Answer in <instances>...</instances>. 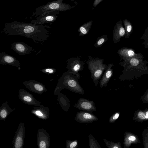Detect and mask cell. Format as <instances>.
<instances>
[{
  "label": "cell",
  "instance_id": "484cf974",
  "mask_svg": "<svg viewBox=\"0 0 148 148\" xmlns=\"http://www.w3.org/2000/svg\"><path fill=\"white\" fill-rule=\"evenodd\" d=\"M56 71V69L53 68H47L40 70L42 73L48 75H52L54 74Z\"/></svg>",
  "mask_w": 148,
  "mask_h": 148
},
{
  "label": "cell",
  "instance_id": "9a60e30c",
  "mask_svg": "<svg viewBox=\"0 0 148 148\" xmlns=\"http://www.w3.org/2000/svg\"><path fill=\"white\" fill-rule=\"evenodd\" d=\"M49 112L48 107L41 105L39 106L33 107V109L32 110L31 112L39 119L46 120L49 117Z\"/></svg>",
  "mask_w": 148,
  "mask_h": 148
},
{
  "label": "cell",
  "instance_id": "603a6c76",
  "mask_svg": "<svg viewBox=\"0 0 148 148\" xmlns=\"http://www.w3.org/2000/svg\"><path fill=\"white\" fill-rule=\"evenodd\" d=\"M66 148H77L78 146V141L77 140H67L66 142Z\"/></svg>",
  "mask_w": 148,
  "mask_h": 148
},
{
  "label": "cell",
  "instance_id": "2e32d148",
  "mask_svg": "<svg viewBox=\"0 0 148 148\" xmlns=\"http://www.w3.org/2000/svg\"><path fill=\"white\" fill-rule=\"evenodd\" d=\"M125 32L121 19L116 23L114 28L113 38L114 43H116L119 42L120 38L124 35Z\"/></svg>",
  "mask_w": 148,
  "mask_h": 148
},
{
  "label": "cell",
  "instance_id": "1f68e13d",
  "mask_svg": "<svg viewBox=\"0 0 148 148\" xmlns=\"http://www.w3.org/2000/svg\"><path fill=\"white\" fill-rule=\"evenodd\" d=\"M128 139L130 140L134 141L136 139V138L134 136H130L128 138Z\"/></svg>",
  "mask_w": 148,
  "mask_h": 148
},
{
  "label": "cell",
  "instance_id": "5b68a950",
  "mask_svg": "<svg viewBox=\"0 0 148 148\" xmlns=\"http://www.w3.org/2000/svg\"><path fill=\"white\" fill-rule=\"evenodd\" d=\"M66 62V68L70 73L77 76L78 79L80 78V75L79 72L82 71L84 68V62L81 60L78 57L70 58L68 59Z\"/></svg>",
  "mask_w": 148,
  "mask_h": 148
},
{
  "label": "cell",
  "instance_id": "f1b7e54d",
  "mask_svg": "<svg viewBox=\"0 0 148 148\" xmlns=\"http://www.w3.org/2000/svg\"><path fill=\"white\" fill-rule=\"evenodd\" d=\"M138 116L141 119H145L146 118V116L144 113L142 112H140L138 113Z\"/></svg>",
  "mask_w": 148,
  "mask_h": 148
},
{
  "label": "cell",
  "instance_id": "d4e9b609",
  "mask_svg": "<svg viewBox=\"0 0 148 148\" xmlns=\"http://www.w3.org/2000/svg\"><path fill=\"white\" fill-rule=\"evenodd\" d=\"M106 146L108 148H119V145L117 143H114L113 141H110L106 139H103Z\"/></svg>",
  "mask_w": 148,
  "mask_h": 148
},
{
  "label": "cell",
  "instance_id": "8fae6325",
  "mask_svg": "<svg viewBox=\"0 0 148 148\" xmlns=\"http://www.w3.org/2000/svg\"><path fill=\"white\" fill-rule=\"evenodd\" d=\"M23 84L29 90L34 93L41 95L48 91L45 85L34 80L24 81Z\"/></svg>",
  "mask_w": 148,
  "mask_h": 148
},
{
  "label": "cell",
  "instance_id": "e0dca14e",
  "mask_svg": "<svg viewBox=\"0 0 148 148\" xmlns=\"http://www.w3.org/2000/svg\"><path fill=\"white\" fill-rule=\"evenodd\" d=\"M114 66L113 63H110L103 73L99 82V85L101 88L106 87L107 84L113 75V70L112 68Z\"/></svg>",
  "mask_w": 148,
  "mask_h": 148
},
{
  "label": "cell",
  "instance_id": "44dd1931",
  "mask_svg": "<svg viewBox=\"0 0 148 148\" xmlns=\"http://www.w3.org/2000/svg\"><path fill=\"white\" fill-rule=\"evenodd\" d=\"M108 36L104 35L97 38L94 46L97 48H99L104 44L108 40Z\"/></svg>",
  "mask_w": 148,
  "mask_h": 148
},
{
  "label": "cell",
  "instance_id": "30bf717a",
  "mask_svg": "<svg viewBox=\"0 0 148 148\" xmlns=\"http://www.w3.org/2000/svg\"><path fill=\"white\" fill-rule=\"evenodd\" d=\"M18 96L21 101L25 104L36 106L41 105L40 102L36 100L32 94L23 89L18 90Z\"/></svg>",
  "mask_w": 148,
  "mask_h": 148
},
{
  "label": "cell",
  "instance_id": "83f0119b",
  "mask_svg": "<svg viewBox=\"0 0 148 148\" xmlns=\"http://www.w3.org/2000/svg\"><path fill=\"white\" fill-rule=\"evenodd\" d=\"M130 62L132 66H136L139 64V61L137 59L133 58L131 60Z\"/></svg>",
  "mask_w": 148,
  "mask_h": 148
},
{
  "label": "cell",
  "instance_id": "7a4b0ae2",
  "mask_svg": "<svg viewBox=\"0 0 148 148\" xmlns=\"http://www.w3.org/2000/svg\"><path fill=\"white\" fill-rule=\"evenodd\" d=\"M78 77L68 71L64 72L58 80L54 93L58 95L64 89L82 95H84L85 91L79 83Z\"/></svg>",
  "mask_w": 148,
  "mask_h": 148
},
{
  "label": "cell",
  "instance_id": "4fadbf2b",
  "mask_svg": "<svg viewBox=\"0 0 148 148\" xmlns=\"http://www.w3.org/2000/svg\"><path fill=\"white\" fill-rule=\"evenodd\" d=\"M74 119L79 123H88L97 121L98 118L92 113L82 111L77 112Z\"/></svg>",
  "mask_w": 148,
  "mask_h": 148
},
{
  "label": "cell",
  "instance_id": "3957f363",
  "mask_svg": "<svg viewBox=\"0 0 148 148\" xmlns=\"http://www.w3.org/2000/svg\"><path fill=\"white\" fill-rule=\"evenodd\" d=\"M86 62L90 72L91 78L95 86L97 87L108 65L103 63V59L97 57L93 58L90 56H88Z\"/></svg>",
  "mask_w": 148,
  "mask_h": 148
},
{
  "label": "cell",
  "instance_id": "7c38bea8",
  "mask_svg": "<svg viewBox=\"0 0 148 148\" xmlns=\"http://www.w3.org/2000/svg\"><path fill=\"white\" fill-rule=\"evenodd\" d=\"M11 48L16 53L20 55L29 54L36 50L23 42H16L11 45Z\"/></svg>",
  "mask_w": 148,
  "mask_h": 148
},
{
  "label": "cell",
  "instance_id": "9c48e42d",
  "mask_svg": "<svg viewBox=\"0 0 148 148\" xmlns=\"http://www.w3.org/2000/svg\"><path fill=\"white\" fill-rule=\"evenodd\" d=\"M60 13L58 11H55L38 16L35 19L32 20L31 23L43 25L56 21Z\"/></svg>",
  "mask_w": 148,
  "mask_h": 148
},
{
  "label": "cell",
  "instance_id": "d6a6232c",
  "mask_svg": "<svg viewBox=\"0 0 148 148\" xmlns=\"http://www.w3.org/2000/svg\"><path fill=\"white\" fill-rule=\"evenodd\" d=\"M146 118H148V111L146 113Z\"/></svg>",
  "mask_w": 148,
  "mask_h": 148
},
{
  "label": "cell",
  "instance_id": "ac0fdd59",
  "mask_svg": "<svg viewBox=\"0 0 148 148\" xmlns=\"http://www.w3.org/2000/svg\"><path fill=\"white\" fill-rule=\"evenodd\" d=\"M15 109V108H11L7 101L4 102L0 108V119L5 121L8 116Z\"/></svg>",
  "mask_w": 148,
  "mask_h": 148
},
{
  "label": "cell",
  "instance_id": "cb8c5ba5",
  "mask_svg": "<svg viewBox=\"0 0 148 148\" xmlns=\"http://www.w3.org/2000/svg\"><path fill=\"white\" fill-rule=\"evenodd\" d=\"M125 27V30L127 33H130L132 29V26L130 22L127 19H125L123 21Z\"/></svg>",
  "mask_w": 148,
  "mask_h": 148
},
{
  "label": "cell",
  "instance_id": "7402d4cb",
  "mask_svg": "<svg viewBox=\"0 0 148 148\" xmlns=\"http://www.w3.org/2000/svg\"><path fill=\"white\" fill-rule=\"evenodd\" d=\"M89 143L90 148H101L97 140L93 136L90 134L88 136Z\"/></svg>",
  "mask_w": 148,
  "mask_h": 148
},
{
  "label": "cell",
  "instance_id": "4dcf8cb0",
  "mask_svg": "<svg viewBox=\"0 0 148 148\" xmlns=\"http://www.w3.org/2000/svg\"><path fill=\"white\" fill-rule=\"evenodd\" d=\"M128 55L130 56H132L134 54V52L132 50H129L127 52Z\"/></svg>",
  "mask_w": 148,
  "mask_h": 148
},
{
  "label": "cell",
  "instance_id": "277c9868",
  "mask_svg": "<svg viewBox=\"0 0 148 148\" xmlns=\"http://www.w3.org/2000/svg\"><path fill=\"white\" fill-rule=\"evenodd\" d=\"M64 0H57L48 2L46 4L37 8L32 15L36 17L55 11L65 12L71 10L74 7L63 2Z\"/></svg>",
  "mask_w": 148,
  "mask_h": 148
},
{
  "label": "cell",
  "instance_id": "5bb4252c",
  "mask_svg": "<svg viewBox=\"0 0 148 148\" xmlns=\"http://www.w3.org/2000/svg\"><path fill=\"white\" fill-rule=\"evenodd\" d=\"M0 64L5 65L8 64L18 67L21 69L19 62L15 57L6 53L5 52L0 53Z\"/></svg>",
  "mask_w": 148,
  "mask_h": 148
},
{
  "label": "cell",
  "instance_id": "ba28073f",
  "mask_svg": "<svg viewBox=\"0 0 148 148\" xmlns=\"http://www.w3.org/2000/svg\"><path fill=\"white\" fill-rule=\"evenodd\" d=\"M38 147L39 148H49L51 139L49 134L43 128L39 129L36 137Z\"/></svg>",
  "mask_w": 148,
  "mask_h": 148
},
{
  "label": "cell",
  "instance_id": "d6986e66",
  "mask_svg": "<svg viewBox=\"0 0 148 148\" xmlns=\"http://www.w3.org/2000/svg\"><path fill=\"white\" fill-rule=\"evenodd\" d=\"M57 100L62 109L66 111H67L70 106V101L62 93L58 95Z\"/></svg>",
  "mask_w": 148,
  "mask_h": 148
},
{
  "label": "cell",
  "instance_id": "4316f807",
  "mask_svg": "<svg viewBox=\"0 0 148 148\" xmlns=\"http://www.w3.org/2000/svg\"><path fill=\"white\" fill-rule=\"evenodd\" d=\"M119 116V113L116 112L112 115L110 118L109 120V123H113L115 122Z\"/></svg>",
  "mask_w": 148,
  "mask_h": 148
},
{
  "label": "cell",
  "instance_id": "52a82bcc",
  "mask_svg": "<svg viewBox=\"0 0 148 148\" xmlns=\"http://www.w3.org/2000/svg\"><path fill=\"white\" fill-rule=\"evenodd\" d=\"M73 106L79 110L90 113L97 110L93 101L84 98L79 99L77 103L75 104Z\"/></svg>",
  "mask_w": 148,
  "mask_h": 148
},
{
  "label": "cell",
  "instance_id": "8992f818",
  "mask_svg": "<svg viewBox=\"0 0 148 148\" xmlns=\"http://www.w3.org/2000/svg\"><path fill=\"white\" fill-rule=\"evenodd\" d=\"M25 128L24 122L20 123L16 131L12 142L13 148H22L23 147Z\"/></svg>",
  "mask_w": 148,
  "mask_h": 148
},
{
  "label": "cell",
  "instance_id": "6da1fadb",
  "mask_svg": "<svg viewBox=\"0 0 148 148\" xmlns=\"http://www.w3.org/2000/svg\"><path fill=\"white\" fill-rule=\"evenodd\" d=\"M49 27L47 25L15 21L5 23L3 32L8 36H21L31 38L34 42L43 44L49 35Z\"/></svg>",
  "mask_w": 148,
  "mask_h": 148
},
{
  "label": "cell",
  "instance_id": "ffe728a7",
  "mask_svg": "<svg viewBox=\"0 0 148 148\" xmlns=\"http://www.w3.org/2000/svg\"><path fill=\"white\" fill-rule=\"evenodd\" d=\"M93 23V21L91 20L86 22L80 26L77 29L79 33V36H84L89 32Z\"/></svg>",
  "mask_w": 148,
  "mask_h": 148
},
{
  "label": "cell",
  "instance_id": "f546056e",
  "mask_svg": "<svg viewBox=\"0 0 148 148\" xmlns=\"http://www.w3.org/2000/svg\"><path fill=\"white\" fill-rule=\"evenodd\" d=\"M103 0H95L93 2V5L94 7L97 6Z\"/></svg>",
  "mask_w": 148,
  "mask_h": 148
}]
</instances>
